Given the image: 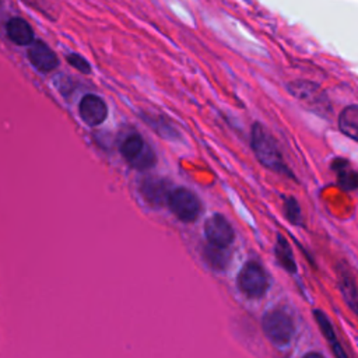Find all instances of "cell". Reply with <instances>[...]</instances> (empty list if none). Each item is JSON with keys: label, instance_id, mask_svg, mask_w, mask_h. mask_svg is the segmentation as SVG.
Wrapping results in <instances>:
<instances>
[{"label": "cell", "instance_id": "10", "mask_svg": "<svg viewBox=\"0 0 358 358\" xmlns=\"http://www.w3.org/2000/svg\"><path fill=\"white\" fill-rule=\"evenodd\" d=\"M6 34L8 39L18 46H29L35 41L32 27L21 17H13L7 21Z\"/></svg>", "mask_w": 358, "mask_h": 358}, {"label": "cell", "instance_id": "13", "mask_svg": "<svg viewBox=\"0 0 358 358\" xmlns=\"http://www.w3.org/2000/svg\"><path fill=\"white\" fill-rule=\"evenodd\" d=\"M313 316H315V320H316V323H317V326H319V329H320L323 337L329 341V344H330V347H331L334 355L344 358V357H345V352L343 351V348H341V345H340V343H338V340H337V337H336L334 329H333L331 322L329 320L327 315H326L324 312L316 309V310H313Z\"/></svg>", "mask_w": 358, "mask_h": 358}, {"label": "cell", "instance_id": "7", "mask_svg": "<svg viewBox=\"0 0 358 358\" xmlns=\"http://www.w3.org/2000/svg\"><path fill=\"white\" fill-rule=\"evenodd\" d=\"M29 63L42 73H49L59 66L56 53L41 39H35L27 52Z\"/></svg>", "mask_w": 358, "mask_h": 358}, {"label": "cell", "instance_id": "9", "mask_svg": "<svg viewBox=\"0 0 358 358\" xmlns=\"http://www.w3.org/2000/svg\"><path fill=\"white\" fill-rule=\"evenodd\" d=\"M140 192H141L143 197L145 199V201L155 207L166 204L169 193H171L168 183L158 178H148L145 180H143V183L140 186Z\"/></svg>", "mask_w": 358, "mask_h": 358}, {"label": "cell", "instance_id": "19", "mask_svg": "<svg viewBox=\"0 0 358 358\" xmlns=\"http://www.w3.org/2000/svg\"><path fill=\"white\" fill-rule=\"evenodd\" d=\"M66 60L70 66H73L76 70H78L80 73H84V74H88L91 73V66L90 63L78 53H70L66 56Z\"/></svg>", "mask_w": 358, "mask_h": 358}, {"label": "cell", "instance_id": "6", "mask_svg": "<svg viewBox=\"0 0 358 358\" xmlns=\"http://www.w3.org/2000/svg\"><path fill=\"white\" fill-rule=\"evenodd\" d=\"M204 234L208 243L220 248H228L235 238L231 224L221 214H214L207 218L204 224Z\"/></svg>", "mask_w": 358, "mask_h": 358}, {"label": "cell", "instance_id": "16", "mask_svg": "<svg viewBox=\"0 0 358 358\" xmlns=\"http://www.w3.org/2000/svg\"><path fill=\"white\" fill-rule=\"evenodd\" d=\"M338 288L345 299V303L358 316V288L347 273L338 275Z\"/></svg>", "mask_w": 358, "mask_h": 358}, {"label": "cell", "instance_id": "14", "mask_svg": "<svg viewBox=\"0 0 358 358\" xmlns=\"http://www.w3.org/2000/svg\"><path fill=\"white\" fill-rule=\"evenodd\" d=\"M338 129L358 143V105L344 108L338 116Z\"/></svg>", "mask_w": 358, "mask_h": 358}, {"label": "cell", "instance_id": "12", "mask_svg": "<svg viewBox=\"0 0 358 358\" xmlns=\"http://www.w3.org/2000/svg\"><path fill=\"white\" fill-rule=\"evenodd\" d=\"M288 88H289V92H291L295 98H298V99H301V101H303V102H308V103H312V105H313V103H315V105L323 103V99H324L323 92H322V90H320L316 84H313V83L296 81V83L289 84Z\"/></svg>", "mask_w": 358, "mask_h": 358}, {"label": "cell", "instance_id": "2", "mask_svg": "<svg viewBox=\"0 0 358 358\" xmlns=\"http://www.w3.org/2000/svg\"><path fill=\"white\" fill-rule=\"evenodd\" d=\"M262 329L267 340L277 348L289 345L295 331L292 317L282 309H271L266 312L262 319Z\"/></svg>", "mask_w": 358, "mask_h": 358}, {"label": "cell", "instance_id": "5", "mask_svg": "<svg viewBox=\"0 0 358 358\" xmlns=\"http://www.w3.org/2000/svg\"><path fill=\"white\" fill-rule=\"evenodd\" d=\"M166 204L169 210L183 222L194 221L201 210L197 196L186 187H176L171 190Z\"/></svg>", "mask_w": 358, "mask_h": 358}, {"label": "cell", "instance_id": "8", "mask_svg": "<svg viewBox=\"0 0 358 358\" xmlns=\"http://www.w3.org/2000/svg\"><path fill=\"white\" fill-rule=\"evenodd\" d=\"M78 112L81 119L88 124V126H99L103 123V120L108 116V108L102 98L94 94H87L81 98L80 105H78Z\"/></svg>", "mask_w": 358, "mask_h": 358}, {"label": "cell", "instance_id": "17", "mask_svg": "<svg viewBox=\"0 0 358 358\" xmlns=\"http://www.w3.org/2000/svg\"><path fill=\"white\" fill-rule=\"evenodd\" d=\"M227 248H220L208 243L204 248V259L214 270H224L228 263V255L225 253Z\"/></svg>", "mask_w": 358, "mask_h": 358}, {"label": "cell", "instance_id": "3", "mask_svg": "<svg viewBox=\"0 0 358 358\" xmlns=\"http://www.w3.org/2000/svg\"><path fill=\"white\" fill-rule=\"evenodd\" d=\"M120 154L134 169L145 171L155 165L157 155L148 143L137 133L127 134L120 143Z\"/></svg>", "mask_w": 358, "mask_h": 358}, {"label": "cell", "instance_id": "11", "mask_svg": "<svg viewBox=\"0 0 358 358\" xmlns=\"http://www.w3.org/2000/svg\"><path fill=\"white\" fill-rule=\"evenodd\" d=\"M331 169L337 176V182L340 187L344 190H355L358 189V171L344 158H334L331 162Z\"/></svg>", "mask_w": 358, "mask_h": 358}, {"label": "cell", "instance_id": "4", "mask_svg": "<svg viewBox=\"0 0 358 358\" xmlns=\"http://www.w3.org/2000/svg\"><path fill=\"white\" fill-rule=\"evenodd\" d=\"M238 287L249 298H260L268 288V278L264 268L256 262L243 264L238 274Z\"/></svg>", "mask_w": 358, "mask_h": 358}, {"label": "cell", "instance_id": "1", "mask_svg": "<svg viewBox=\"0 0 358 358\" xmlns=\"http://www.w3.org/2000/svg\"><path fill=\"white\" fill-rule=\"evenodd\" d=\"M250 144L256 158L263 166L278 173L289 175V169L282 159L277 141L262 123L253 124L250 133Z\"/></svg>", "mask_w": 358, "mask_h": 358}, {"label": "cell", "instance_id": "18", "mask_svg": "<svg viewBox=\"0 0 358 358\" xmlns=\"http://www.w3.org/2000/svg\"><path fill=\"white\" fill-rule=\"evenodd\" d=\"M284 214L287 220L294 225H301L302 222V213L298 201L294 197H287L284 201Z\"/></svg>", "mask_w": 358, "mask_h": 358}, {"label": "cell", "instance_id": "15", "mask_svg": "<svg viewBox=\"0 0 358 358\" xmlns=\"http://www.w3.org/2000/svg\"><path fill=\"white\" fill-rule=\"evenodd\" d=\"M274 253H275V259L278 262V264L287 271V273H296V263L291 250L289 243L287 242V239L282 235H277V241H275V246H274Z\"/></svg>", "mask_w": 358, "mask_h": 358}, {"label": "cell", "instance_id": "20", "mask_svg": "<svg viewBox=\"0 0 358 358\" xmlns=\"http://www.w3.org/2000/svg\"><path fill=\"white\" fill-rule=\"evenodd\" d=\"M305 357H322V355L316 354V352H308V354H305Z\"/></svg>", "mask_w": 358, "mask_h": 358}]
</instances>
